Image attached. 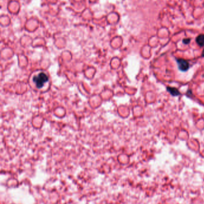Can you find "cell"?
Returning a JSON list of instances; mask_svg holds the SVG:
<instances>
[{"label":"cell","mask_w":204,"mask_h":204,"mask_svg":"<svg viewBox=\"0 0 204 204\" xmlns=\"http://www.w3.org/2000/svg\"><path fill=\"white\" fill-rule=\"evenodd\" d=\"M202 56H204V50L203 51V53H202Z\"/></svg>","instance_id":"6"},{"label":"cell","mask_w":204,"mask_h":204,"mask_svg":"<svg viewBox=\"0 0 204 204\" xmlns=\"http://www.w3.org/2000/svg\"><path fill=\"white\" fill-rule=\"evenodd\" d=\"M177 62L178 63L179 69L183 72L187 71L189 68V63L184 59L178 58L177 59Z\"/></svg>","instance_id":"2"},{"label":"cell","mask_w":204,"mask_h":204,"mask_svg":"<svg viewBox=\"0 0 204 204\" xmlns=\"http://www.w3.org/2000/svg\"><path fill=\"white\" fill-rule=\"evenodd\" d=\"M47 80L48 77L44 73H40L39 75L34 77V82L35 83L37 88H41Z\"/></svg>","instance_id":"1"},{"label":"cell","mask_w":204,"mask_h":204,"mask_svg":"<svg viewBox=\"0 0 204 204\" xmlns=\"http://www.w3.org/2000/svg\"><path fill=\"white\" fill-rule=\"evenodd\" d=\"M183 43L185 44H189L190 42V39H189V38L184 39L183 40Z\"/></svg>","instance_id":"5"},{"label":"cell","mask_w":204,"mask_h":204,"mask_svg":"<svg viewBox=\"0 0 204 204\" xmlns=\"http://www.w3.org/2000/svg\"><path fill=\"white\" fill-rule=\"evenodd\" d=\"M167 91L173 96H178L180 94L178 89L173 87H167Z\"/></svg>","instance_id":"3"},{"label":"cell","mask_w":204,"mask_h":204,"mask_svg":"<svg viewBox=\"0 0 204 204\" xmlns=\"http://www.w3.org/2000/svg\"><path fill=\"white\" fill-rule=\"evenodd\" d=\"M196 42L200 47L204 46V35H200L196 38Z\"/></svg>","instance_id":"4"}]
</instances>
